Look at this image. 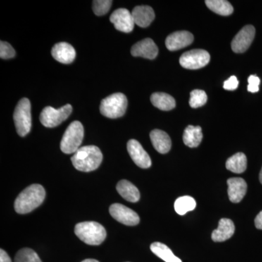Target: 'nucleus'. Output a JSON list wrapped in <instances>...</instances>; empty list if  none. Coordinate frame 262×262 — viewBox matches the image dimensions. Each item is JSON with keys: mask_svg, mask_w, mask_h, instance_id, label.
I'll return each instance as SVG.
<instances>
[{"mask_svg": "<svg viewBox=\"0 0 262 262\" xmlns=\"http://www.w3.org/2000/svg\"><path fill=\"white\" fill-rule=\"evenodd\" d=\"M46 198V190L40 184H32L19 194L15 201V211L26 214L40 206Z\"/></svg>", "mask_w": 262, "mask_h": 262, "instance_id": "obj_1", "label": "nucleus"}, {"mask_svg": "<svg viewBox=\"0 0 262 262\" xmlns=\"http://www.w3.org/2000/svg\"><path fill=\"white\" fill-rule=\"evenodd\" d=\"M103 155L96 146H85L80 148L71 158L74 167L82 172L96 170L101 165Z\"/></svg>", "mask_w": 262, "mask_h": 262, "instance_id": "obj_2", "label": "nucleus"}, {"mask_svg": "<svg viewBox=\"0 0 262 262\" xmlns=\"http://www.w3.org/2000/svg\"><path fill=\"white\" fill-rule=\"evenodd\" d=\"M76 235L84 244L98 246L102 244L106 237V231L102 225L96 222H84L75 226Z\"/></svg>", "mask_w": 262, "mask_h": 262, "instance_id": "obj_3", "label": "nucleus"}, {"mask_svg": "<svg viewBox=\"0 0 262 262\" xmlns=\"http://www.w3.org/2000/svg\"><path fill=\"white\" fill-rule=\"evenodd\" d=\"M84 138V128L82 123L74 121L66 130L61 141V149L65 154H72L79 149Z\"/></svg>", "mask_w": 262, "mask_h": 262, "instance_id": "obj_4", "label": "nucleus"}, {"mask_svg": "<svg viewBox=\"0 0 262 262\" xmlns=\"http://www.w3.org/2000/svg\"><path fill=\"white\" fill-rule=\"evenodd\" d=\"M127 106L126 96L121 93L110 95L101 101L100 112L108 118L116 119L125 115Z\"/></svg>", "mask_w": 262, "mask_h": 262, "instance_id": "obj_5", "label": "nucleus"}, {"mask_svg": "<svg viewBox=\"0 0 262 262\" xmlns=\"http://www.w3.org/2000/svg\"><path fill=\"white\" fill-rule=\"evenodd\" d=\"M13 119L17 132L20 136H27L32 128L31 103L28 98H24L15 107Z\"/></svg>", "mask_w": 262, "mask_h": 262, "instance_id": "obj_6", "label": "nucleus"}, {"mask_svg": "<svg viewBox=\"0 0 262 262\" xmlns=\"http://www.w3.org/2000/svg\"><path fill=\"white\" fill-rule=\"evenodd\" d=\"M72 112V106L70 104L65 105L58 110L52 106H47L43 108L39 120L45 127H55L65 121Z\"/></svg>", "mask_w": 262, "mask_h": 262, "instance_id": "obj_7", "label": "nucleus"}, {"mask_svg": "<svg viewBox=\"0 0 262 262\" xmlns=\"http://www.w3.org/2000/svg\"><path fill=\"white\" fill-rule=\"evenodd\" d=\"M211 56L205 50L196 49L186 52L181 56L180 64L187 70H198L209 63Z\"/></svg>", "mask_w": 262, "mask_h": 262, "instance_id": "obj_8", "label": "nucleus"}, {"mask_svg": "<svg viewBox=\"0 0 262 262\" xmlns=\"http://www.w3.org/2000/svg\"><path fill=\"white\" fill-rule=\"evenodd\" d=\"M110 213L115 220L125 225L136 226L140 222L139 215L135 211L120 203L112 205Z\"/></svg>", "mask_w": 262, "mask_h": 262, "instance_id": "obj_9", "label": "nucleus"}, {"mask_svg": "<svg viewBox=\"0 0 262 262\" xmlns=\"http://www.w3.org/2000/svg\"><path fill=\"white\" fill-rule=\"evenodd\" d=\"M255 34L256 30L252 25L244 27L236 34L231 43L232 51L236 53H242L247 51L248 48L252 44Z\"/></svg>", "mask_w": 262, "mask_h": 262, "instance_id": "obj_10", "label": "nucleus"}, {"mask_svg": "<svg viewBox=\"0 0 262 262\" xmlns=\"http://www.w3.org/2000/svg\"><path fill=\"white\" fill-rule=\"evenodd\" d=\"M110 21L117 30L125 33L132 32L135 25L132 13L125 8L115 10L110 16Z\"/></svg>", "mask_w": 262, "mask_h": 262, "instance_id": "obj_11", "label": "nucleus"}, {"mask_svg": "<svg viewBox=\"0 0 262 262\" xmlns=\"http://www.w3.org/2000/svg\"><path fill=\"white\" fill-rule=\"evenodd\" d=\"M127 151L136 165L141 168H149L151 161L149 155L146 152L139 141L131 139L127 142Z\"/></svg>", "mask_w": 262, "mask_h": 262, "instance_id": "obj_12", "label": "nucleus"}, {"mask_svg": "<svg viewBox=\"0 0 262 262\" xmlns=\"http://www.w3.org/2000/svg\"><path fill=\"white\" fill-rule=\"evenodd\" d=\"M194 36L187 31H179L170 34L165 40V46L170 51H176L190 46Z\"/></svg>", "mask_w": 262, "mask_h": 262, "instance_id": "obj_13", "label": "nucleus"}, {"mask_svg": "<svg viewBox=\"0 0 262 262\" xmlns=\"http://www.w3.org/2000/svg\"><path fill=\"white\" fill-rule=\"evenodd\" d=\"M130 53L134 57H142L152 60L158 56V48L152 39L146 38L136 43L131 48Z\"/></svg>", "mask_w": 262, "mask_h": 262, "instance_id": "obj_14", "label": "nucleus"}, {"mask_svg": "<svg viewBox=\"0 0 262 262\" xmlns=\"http://www.w3.org/2000/svg\"><path fill=\"white\" fill-rule=\"evenodd\" d=\"M51 54L57 61L69 64L75 60L76 51L75 48L69 43L59 42L52 48Z\"/></svg>", "mask_w": 262, "mask_h": 262, "instance_id": "obj_15", "label": "nucleus"}, {"mask_svg": "<svg viewBox=\"0 0 262 262\" xmlns=\"http://www.w3.org/2000/svg\"><path fill=\"white\" fill-rule=\"evenodd\" d=\"M229 201L238 203L247 192V184L242 178H231L227 180Z\"/></svg>", "mask_w": 262, "mask_h": 262, "instance_id": "obj_16", "label": "nucleus"}, {"mask_svg": "<svg viewBox=\"0 0 262 262\" xmlns=\"http://www.w3.org/2000/svg\"><path fill=\"white\" fill-rule=\"evenodd\" d=\"M131 13L135 24L142 28L149 27L155 18L154 10L147 5L136 7Z\"/></svg>", "mask_w": 262, "mask_h": 262, "instance_id": "obj_17", "label": "nucleus"}, {"mask_svg": "<svg viewBox=\"0 0 262 262\" xmlns=\"http://www.w3.org/2000/svg\"><path fill=\"white\" fill-rule=\"evenodd\" d=\"M234 230L235 227L232 220L222 219L219 222L218 228L212 232V239L214 242H224L232 237Z\"/></svg>", "mask_w": 262, "mask_h": 262, "instance_id": "obj_18", "label": "nucleus"}, {"mask_svg": "<svg viewBox=\"0 0 262 262\" xmlns=\"http://www.w3.org/2000/svg\"><path fill=\"white\" fill-rule=\"evenodd\" d=\"M150 139L153 146L158 152L166 154L170 151L171 148V140L166 133L158 129L153 130L150 133Z\"/></svg>", "mask_w": 262, "mask_h": 262, "instance_id": "obj_19", "label": "nucleus"}, {"mask_svg": "<svg viewBox=\"0 0 262 262\" xmlns=\"http://www.w3.org/2000/svg\"><path fill=\"white\" fill-rule=\"evenodd\" d=\"M117 190L126 201L136 203L140 199V192L137 187L127 180H122L117 185Z\"/></svg>", "mask_w": 262, "mask_h": 262, "instance_id": "obj_20", "label": "nucleus"}, {"mask_svg": "<svg viewBox=\"0 0 262 262\" xmlns=\"http://www.w3.org/2000/svg\"><path fill=\"white\" fill-rule=\"evenodd\" d=\"M202 140L203 133L201 127L189 125L184 130L183 141L186 146L190 148L198 147Z\"/></svg>", "mask_w": 262, "mask_h": 262, "instance_id": "obj_21", "label": "nucleus"}, {"mask_svg": "<svg viewBox=\"0 0 262 262\" xmlns=\"http://www.w3.org/2000/svg\"><path fill=\"white\" fill-rule=\"evenodd\" d=\"M151 101L155 107L163 111H170L176 106L175 99L165 93H155L151 96Z\"/></svg>", "mask_w": 262, "mask_h": 262, "instance_id": "obj_22", "label": "nucleus"}, {"mask_svg": "<svg viewBox=\"0 0 262 262\" xmlns=\"http://www.w3.org/2000/svg\"><path fill=\"white\" fill-rule=\"evenodd\" d=\"M150 249L157 256L165 262H182L180 258L176 256L166 245L159 242L153 243Z\"/></svg>", "mask_w": 262, "mask_h": 262, "instance_id": "obj_23", "label": "nucleus"}, {"mask_svg": "<svg viewBox=\"0 0 262 262\" xmlns=\"http://www.w3.org/2000/svg\"><path fill=\"white\" fill-rule=\"evenodd\" d=\"M226 168L233 173H244L247 168V158L244 153H237L227 160Z\"/></svg>", "mask_w": 262, "mask_h": 262, "instance_id": "obj_24", "label": "nucleus"}, {"mask_svg": "<svg viewBox=\"0 0 262 262\" xmlns=\"http://www.w3.org/2000/svg\"><path fill=\"white\" fill-rule=\"evenodd\" d=\"M207 7L212 11L221 15H229L233 13V7L226 0H206Z\"/></svg>", "mask_w": 262, "mask_h": 262, "instance_id": "obj_25", "label": "nucleus"}, {"mask_svg": "<svg viewBox=\"0 0 262 262\" xmlns=\"http://www.w3.org/2000/svg\"><path fill=\"white\" fill-rule=\"evenodd\" d=\"M195 200L190 196H183L175 202L174 208L179 215H185L187 212L192 211L196 208Z\"/></svg>", "mask_w": 262, "mask_h": 262, "instance_id": "obj_26", "label": "nucleus"}, {"mask_svg": "<svg viewBox=\"0 0 262 262\" xmlns=\"http://www.w3.org/2000/svg\"><path fill=\"white\" fill-rule=\"evenodd\" d=\"M15 262H42L35 251L30 248H23L17 253Z\"/></svg>", "mask_w": 262, "mask_h": 262, "instance_id": "obj_27", "label": "nucleus"}, {"mask_svg": "<svg viewBox=\"0 0 262 262\" xmlns=\"http://www.w3.org/2000/svg\"><path fill=\"white\" fill-rule=\"evenodd\" d=\"M208 100L206 93L202 90H194L191 92L189 105L192 108H198L206 104Z\"/></svg>", "mask_w": 262, "mask_h": 262, "instance_id": "obj_28", "label": "nucleus"}, {"mask_svg": "<svg viewBox=\"0 0 262 262\" xmlns=\"http://www.w3.org/2000/svg\"><path fill=\"white\" fill-rule=\"evenodd\" d=\"M112 4L111 0H96L93 2V10L96 15H103L108 13Z\"/></svg>", "mask_w": 262, "mask_h": 262, "instance_id": "obj_29", "label": "nucleus"}, {"mask_svg": "<svg viewBox=\"0 0 262 262\" xmlns=\"http://www.w3.org/2000/svg\"><path fill=\"white\" fill-rule=\"evenodd\" d=\"M15 52L8 42L1 41L0 42V57L3 59H10L15 56Z\"/></svg>", "mask_w": 262, "mask_h": 262, "instance_id": "obj_30", "label": "nucleus"}, {"mask_svg": "<svg viewBox=\"0 0 262 262\" xmlns=\"http://www.w3.org/2000/svg\"><path fill=\"white\" fill-rule=\"evenodd\" d=\"M248 91L251 93H257L259 91L260 79L256 75H251L248 79Z\"/></svg>", "mask_w": 262, "mask_h": 262, "instance_id": "obj_31", "label": "nucleus"}, {"mask_svg": "<svg viewBox=\"0 0 262 262\" xmlns=\"http://www.w3.org/2000/svg\"><path fill=\"white\" fill-rule=\"evenodd\" d=\"M239 82L235 76H232L224 82V89L227 91H234L238 87Z\"/></svg>", "mask_w": 262, "mask_h": 262, "instance_id": "obj_32", "label": "nucleus"}, {"mask_svg": "<svg viewBox=\"0 0 262 262\" xmlns=\"http://www.w3.org/2000/svg\"><path fill=\"white\" fill-rule=\"evenodd\" d=\"M0 262H12L8 253L4 250H0Z\"/></svg>", "mask_w": 262, "mask_h": 262, "instance_id": "obj_33", "label": "nucleus"}, {"mask_svg": "<svg viewBox=\"0 0 262 262\" xmlns=\"http://www.w3.org/2000/svg\"><path fill=\"white\" fill-rule=\"evenodd\" d=\"M255 226L256 228L262 230V211L256 215L255 219Z\"/></svg>", "mask_w": 262, "mask_h": 262, "instance_id": "obj_34", "label": "nucleus"}, {"mask_svg": "<svg viewBox=\"0 0 262 262\" xmlns=\"http://www.w3.org/2000/svg\"><path fill=\"white\" fill-rule=\"evenodd\" d=\"M82 262H99L96 259H91V258H89V259L84 260Z\"/></svg>", "mask_w": 262, "mask_h": 262, "instance_id": "obj_35", "label": "nucleus"}, {"mask_svg": "<svg viewBox=\"0 0 262 262\" xmlns=\"http://www.w3.org/2000/svg\"><path fill=\"white\" fill-rule=\"evenodd\" d=\"M259 181H260V182H261V184H262V168H261V171H260V173H259Z\"/></svg>", "mask_w": 262, "mask_h": 262, "instance_id": "obj_36", "label": "nucleus"}]
</instances>
